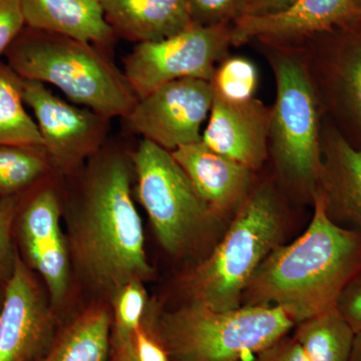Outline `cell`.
Wrapping results in <instances>:
<instances>
[{"mask_svg": "<svg viewBox=\"0 0 361 361\" xmlns=\"http://www.w3.org/2000/svg\"><path fill=\"white\" fill-rule=\"evenodd\" d=\"M274 75L268 160L282 192L312 203L322 167L323 113L303 54L297 47L253 44Z\"/></svg>", "mask_w": 361, "mask_h": 361, "instance_id": "obj_3", "label": "cell"}, {"mask_svg": "<svg viewBox=\"0 0 361 361\" xmlns=\"http://www.w3.org/2000/svg\"><path fill=\"white\" fill-rule=\"evenodd\" d=\"M295 326L281 308L243 305L214 310L200 302L166 313L147 329L171 361H247Z\"/></svg>", "mask_w": 361, "mask_h": 361, "instance_id": "obj_6", "label": "cell"}, {"mask_svg": "<svg viewBox=\"0 0 361 361\" xmlns=\"http://www.w3.org/2000/svg\"><path fill=\"white\" fill-rule=\"evenodd\" d=\"M231 47L232 25H192L168 39L135 44L123 61V73L137 99L182 78L211 82Z\"/></svg>", "mask_w": 361, "mask_h": 361, "instance_id": "obj_9", "label": "cell"}, {"mask_svg": "<svg viewBox=\"0 0 361 361\" xmlns=\"http://www.w3.org/2000/svg\"><path fill=\"white\" fill-rule=\"evenodd\" d=\"M113 318L104 307H92L59 329L39 361H106Z\"/></svg>", "mask_w": 361, "mask_h": 361, "instance_id": "obj_19", "label": "cell"}, {"mask_svg": "<svg viewBox=\"0 0 361 361\" xmlns=\"http://www.w3.org/2000/svg\"><path fill=\"white\" fill-rule=\"evenodd\" d=\"M26 27L111 47L116 35L101 0H21Z\"/></svg>", "mask_w": 361, "mask_h": 361, "instance_id": "obj_17", "label": "cell"}, {"mask_svg": "<svg viewBox=\"0 0 361 361\" xmlns=\"http://www.w3.org/2000/svg\"><path fill=\"white\" fill-rule=\"evenodd\" d=\"M23 99L35 116L52 168L71 172L103 148L110 118L68 103L37 80H23Z\"/></svg>", "mask_w": 361, "mask_h": 361, "instance_id": "obj_10", "label": "cell"}, {"mask_svg": "<svg viewBox=\"0 0 361 361\" xmlns=\"http://www.w3.org/2000/svg\"><path fill=\"white\" fill-rule=\"evenodd\" d=\"M322 153V173L314 196L332 222L361 232V149L349 145L323 118Z\"/></svg>", "mask_w": 361, "mask_h": 361, "instance_id": "obj_15", "label": "cell"}, {"mask_svg": "<svg viewBox=\"0 0 361 361\" xmlns=\"http://www.w3.org/2000/svg\"><path fill=\"white\" fill-rule=\"evenodd\" d=\"M336 310L345 318L355 334L361 332V269L344 287L337 299Z\"/></svg>", "mask_w": 361, "mask_h": 361, "instance_id": "obj_29", "label": "cell"}, {"mask_svg": "<svg viewBox=\"0 0 361 361\" xmlns=\"http://www.w3.org/2000/svg\"><path fill=\"white\" fill-rule=\"evenodd\" d=\"M0 146L42 147L39 127L25 109L23 78L0 61Z\"/></svg>", "mask_w": 361, "mask_h": 361, "instance_id": "obj_22", "label": "cell"}, {"mask_svg": "<svg viewBox=\"0 0 361 361\" xmlns=\"http://www.w3.org/2000/svg\"><path fill=\"white\" fill-rule=\"evenodd\" d=\"M294 338L308 361H349L355 332L336 307L296 324Z\"/></svg>", "mask_w": 361, "mask_h": 361, "instance_id": "obj_21", "label": "cell"}, {"mask_svg": "<svg viewBox=\"0 0 361 361\" xmlns=\"http://www.w3.org/2000/svg\"><path fill=\"white\" fill-rule=\"evenodd\" d=\"M296 0H250L244 16H262L279 13Z\"/></svg>", "mask_w": 361, "mask_h": 361, "instance_id": "obj_32", "label": "cell"}, {"mask_svg": "<svg viewBox=\"0 0 361 361\" xmlns=\"http://www.w3.org/2000/svg\"><path fill=\"white\" fill-rule=\"evenodd\" d=\"M211 84L215 96L230 102H245L255 97L259 71L246 56H229L218 63Z\"/></svg>", "mask_w": 361, "mask_h": 361, "instance_id": "obj_24", "label": "cell"}, {"mask_svg": "<svg viewBox=\"0 0 361 361\" xmlns=\"http://www.w3.org/2000/svg\"><path fill=\"white\" fill-rule=\"evenodd\" d=\"M133 172L130 154L99 149L90 158L73 221L71 246L78 267L92 284L114 293L153 273L133 202Z\"/></svg>", "mask_w": 361, "mask_h": 361, "instance_id": "obj_1", "label": "cell"}, {"mask_svg": "<svg viewBox=\"0 0 361 361\" xmlns=\"http://www.w3.org/2000/svg\"><path fill=\"white\" fill-rule=\"evenodd\" d=\"M20 207V197L0 198V279L8 278L16 252L13 247V228Z\"/></svg>", "mask_w": 361, "mask_h": 361, "instance_id": "obj_27", "label": "cell"}, {"mask_svg": "<svg viewBox=\"0 0 361 361\" xmlns=\"http://www.w3.org/2000/svg\"><path fill=\"white\" fill-rule=\"evenodd\" d=\"M349 361H361V332L355 334L353 353H351L350 360Z\"/></svg>", "mask_w": 361, "mask_h": 361, "instance_id": "obj_34", "label": "cell"}, {"mask_svg": "<svg viewBox=\"0 0 361 361\" xmlns=\"http://www.w3.org/2000/svg\"><path fill=\"white\" fill-rule=\"evenodd\" d=\"M356 8H357L358 13L361 16V0H355Z\"/></svg>", "mask_w": 361, "mask_h": 361, "instance_id": "obj_35", "label": "cell"}, {"mask_svg": "<svg viewBox=\"0 0 361 361\" xmlns=\"http://www.w3.org/2000/svg\"><path fill=\"white\" fill-rule=\"evenodd\" d=\"M281 189L274 178L257 183L212 253L190 277L193 300L214 310H236L257 271L281 245L284 217Z\"/></svg>", "mask_w": 361, "mask_h": 361, "instance_id": "obj_5", "label": "cell"}, {"mask_svg": "<svg viewBox=\"0 0 361 361\" xmlns=\"http://www.w3.org/2000/svg\"><path fill=\"white\" fill-rule=\"evenodd\" d=\"M172 155L221 219L238 212L257 185L256 172L202 142L180 147Z\"/></svg>", "mask_w": 361, "mask_h": 361, "instance_id": "obj_16", "label": "cell"}, {"mask_svg": "<svg viewBox=\"0 0 361 361\" xmlns=\"http://www.w3.org/2000/svg\"><path fill=\"white\" fill-rule=\"evenodd\" d=\"M116 37L142 44L173 37L193 25L188 0H101Z\"/></svg>", "mask_w": 361, "mask_h": 361, "instance_id": "obj_18", "label": "cell"}, {"mask_svg": "<svg viewBox=\"0 0 361 361\" xmlns=\"http://www.w3.org/2000/svg\"><path fill=\"white\" fill-rule=\"evenodd\" d=\"M130 159L137 198L169 253L186 251L221 219L202 199L172 152L142 139Z\"/></svg>", "mask_w": 361, "mask_h": 361, "instance_id": "obj_7", "label": "cell"}, {"mask_svg": "<svg viewBox=\"0 0 361 361\" xmlns=\"http://www.w3.org/2000/svg\"><path fill=\"white\" fill-rule=\"evenodd\" d=\"M211 82L182 78L159 87L137 99L125 118L145 140L169 152L201 142L214 101Z\"/></svg>", "mask_w": 361, "mask_h": 361, "instance_id": "obj_11", "label": "cell"}, {"mask_svg": "<svg viewBox=\"0 0 361 361\" xmlns=\"http://www.w3.org/2000/svg\"><path fill=\"white\" fill-rule=\"evenodd\" d=\"M250 0H188L190 18L197 25H233L246 13Z\"/></svg>", "mask_w": 361, "mask_h": 361, "instance_id": "obj_26", "label": "cell"}, {"mask_svg": "<svg viewBox=\"0 0 361 361\" xmlns=\"http://www.w3.org/2000/svg\"><path fill=\"white\" fill-rule=\"evenodd\" d=\"M20 236L30 265L66 248L61 229V202L56 190L44 188L33 196L20 216Z\"/></svg>", "mask_w": 361, "mask_h": 361, "instance_id": "obj_20", "label": "cell"}, {"mask_svg": "<svg viewBox=\"0 0 361 361\" xmlns=\"http://www.w3.org/2000/svg\"><path fill=\"white\" fill-rule=\"evenodd\" d=\"M302 52L323 118L361 149V18L296 47Z\"/></svg>", "mask_w": 361, "mask_h": 361, "instance_id": "obj_8", "label": "cell"}, {"mask_svg": "<svg viewBox=\"0 0 361 361\" xmlns=\"http://www.w3.org/2000/svg\"><path fill=\"white\" fill-rule=\"evenodd\" d=\"M355 0H296L279 13L243 16L232 25V45L296 47L360 20Z\"/></svg>", "mask_w": 361, "mask_h": 361, "instance_id": "obj_13", "label": "cell"}, {"mask_svg": "<svg viewBox=\"0 0 361 361\" xmlns=\"http://www.w3.org/2000/svg\"><path fill=\"white\" fill-rule=\"evenodd\" d=\"M51 169L42 147L0 146V198L18 196Z\"/></svg>", "mask_w": 361, "mask_h": 361, "instance_id": "obj_23", "label": "cell"}, {"mask_svg": "<svg viewBox=\"0 0 361 361\" xmlns=\"http://www.w3.org/2000/svg\"><path fill=\"white\" fill-rule=\"evenodd\" d=\"M133 342L137 361H171L165 349L144 324L135 332Z\"/></svg>", "mask_w": 361, "mask_h": 361, "instance_id": "obj_31", "label": "cell"}, {"mask_svg": "<svg viewBox=\"0 0 361 361\" xmlns=\"http://www.w3.org/2000/svg\"><path fill=\"white\" fill-rule=\"evenodd\" d=\"M312 205L307 229L271 252L244 292L241 306H276L295 325L336 307L344 287L361 269V232L332 222L317 196Z\"/></svg>", "mask_w": 361, "mask_h": 361, "instance_id": "obj_2", "label": "cell"}, {"mask_svg": "<svg viewBox=\"0 0 361 361\" xmlns=\"http://www.w3.org/2000/svg\"><path fill=\"white\" fill-rule=\"evenodd\" d=\"M58 331L35 278L16 252L0 305V361H39Z\"/></svg>", "mask_w": 361, "mask_h": 361, "instance_id": "obj_12", "label": "cell"}, {"mask_svg": "<svg viewBox=\"0 0 361 361\" xmlns=\"http://www.w3.org/2000/svg\"><path fill=\"white\" fill-rule=\"evenodd\" d=\"M254 361H308L293 336L282 337L255 356Z\"/></svg>", "mask_w": 361, "mask_h": 361, "instance_id": "obj_30", "label": "cell"}, {"mask_svg": "<svg viewBox=\"0 0 361 361\" xmlns=\"http://www.w3.org/2000/svg\"><path fill=\"white\" fill-rule=\"evenodd\" d=\"M271 108L257 97L230 102L214 96L201 142L257 173L268 161Z\"/></svg>", "mask_w": 361, "mask_h": 361, "instance_id": "obj_14", "label": "cell"}, {"mask_svg": "<svg viewBox=\"0 0 361 361\" xmlns=\"http://www.w3.org/2000/svg\"><path fill=\"white\" fill-rule=\"evenodd\" d=\"M146 301V291L140 281L123 285L114 293V331L111 345L133 339L142 326Z\"/></svg>", "mask_w": 361, "mask_h": 361, "instance_id": "obj_25", "label": "cell"}, {"mask_svg": "<svg viewBox=\"0 0 361 361\" xmlns=\"http://www.w3.org/2000/svg\"><path fill=\"white\" fill-rule=\"evenodd\" d=\"M111 346H113L114 361H137L133 339L111 344Z\"/></svg>", "mask_w": 361, "mask_h": 361, "instance_id": "obj_33", "label": "cell"}, {"mask_svg": "<svg viewBox=\"0 0 361 361\" xmlns=\"http://www.w3.org/2000/svg\"><path fill=\"white\" fill-rule=\"evenodd\" d=\"M6 56L23 80L54 85L71 103L110 120L127 118L137 104L123 71L97 45L25 26Z\"/></svg>", "mask_w": 361, "mask_h": 361, "instance_id": "obj_4", "label": "cell"}, {"mask_svg": "<svg viewBox=\"0 0 361 361\" xmlns=\"http://www.w3.org/2000/svg\"><path fill=\"white\" fill-rule=\"evenodd\" d=\"M21 0H0V56L25 30Z\"/></svg>", "mask_w": 361, "mask_h": 361, "instance_id": "obj_28", "label": "cell"}]
</instances>
